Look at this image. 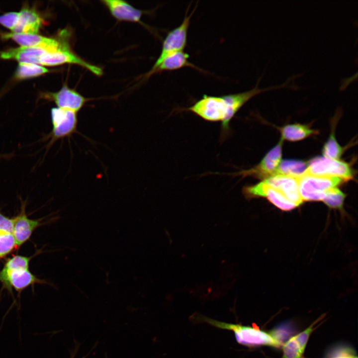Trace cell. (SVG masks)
Here are the masks:
<instances>
[{"mask_svg":"<svg viewBox=\"0 0 358 358\" xmlns=\"http://www.w3.org/2000/svg\"><path fill=\"white\" fill-rule=\"evenodd\" d=\"M258 85L257 83L252 90L236 93L221 96L204 94L193 105L182 110L192 112L206 121L221 122L222 136L224 137L229 132L231 120L248 100L262 92L284 86L261 89L258 88Z\"/></svg>","mask_w":358,"mask_h":358,"instance_id":"1","label":"cell"},{"mask_svg":"<svg viewBox=\"0 0 358 358\" xmlns=\"http://www.w3.org/2000/svg\"><path fill=\"white\" fill-rule=\"evenodd\" d=\"M200 318L202 321L216 328L232 331L239 344L249 348L268 346L278 348L282 345L275 330L267 332L255 324L253 326H245L227 323L203 316Z\"/></svg>","mask_w":358,"mask_h":358,"instance_id":"2","label":"cell"},{"mask_svg":"<svg viewBox=\"0 0 358 358\" xmlns=\"http://www.w3.org/2000/svg\"><path fill=\"white\" fill-rule=\"evenodd\" d=\"M300 196L304 201H323L326 192L345 181L338 177H319L303 174L297 178Z\"/></svg>","mask_w":358,"mask_h":358,"instance_id":"3","label":"cell"},{"mask_svg":"<svg viewBox=\"0 0 358 358\" xmlns=\"http://www.w3.org/2000/svg\"><path fill=\"white\" fill-rule=\"evenodd\" d=\"M304 174L319 177H338L344 181L352 179L354 176L350 164L324 156L316 157L310 160Z\"/></svg>","mask_w":358,"mask_h":358,"instance_id":"4","label":"cell"},{"mask_svg":"<svg viewBox=\"0 0 358 358\" xmlns=\"http://www.w3.org/2000/svg\"><path fill=\"white\" fill-rule=\"evenodd\" d=\"M195 9L189 15L186 12L182 22L176 28L169 31L165 38L159 57L148 75L150 76L160 63L168 56L183 50L186 45L187 31L190 19Z\"/></svg>","mask_w":358,"mask_h":358,"instance_id":"5","label":"cell"},{"mask_svg":"<svg viewBox=\"0 0 358 358\" xmlns=\"http://www.w3.org/2000/svg\"><path fill=\"white\" fill-rule=\"evenodd\" d=\"M282 141L281 139L256 166L248 170L232 173L231 175L242 176V178L250 176L264 180L273 176L281 162Z\"/></svg>","mask_w":358,"mask_h":358,"instance_id":"6","label":"cell"},{"mask_svg":"<svg viewBox=\"0 0 358 358\" xmlns=\"http://www.w3.org/2000/svg\"><path fill=\"white\" fill-rule=\"evenodd\" d=\"M242 191L247 199L265 197L275 207L283 211H290L298 207L263 180L254 185L244 186Z\"/></svg>","mask_w":358,"mask_h":358,"instance_id":"7","label":"cell"},{"mask_svg":"<svg viewBox=\"0 0 358 358\" xmlns=\"http://www.w3.org/2000/svg\"><path fill=\"white\" fill-rule=\"evenodd\" d=\"M51 115L53 126L51 133L52 141L71 136L77 132L76 112L56 107L51 109Z\"/></svg>","mask_w":358,"mask_h":358,"instance_id":"8","label":"cell"},{"mask_svg":"<svg viewBox=\"0 0 358 358\" xmlns=\"http://www.w3.org/2000/svg\"><path fill=\"white\" fill-rule=\"evenodd\" d=\"M322 315L308 327L298 334L291 337L282 345L281 358H304L303 354L308 341L316 325L325 317Z\"/></svg>","mask_w":358,"mask_h":358,"instance_id":"9","label":"cell"},{"mask_svg":"<svg viewBox=\"0 0 358 358\" xmlns=\"http://www.w3.org/2000/svg\"><path fill=\"white\" fill-rule=\"evenodd\" d=\"M2 37L11 39L21 46L41 48L48 53L59 50L66 44L55 39L29 33H8L3 34Z\"/></svg>","mask_w":358,"mask_h":358,"instance_id":"10","label":"cell"},{"mask_svg":"<svg viewBox=\"0 0 358 358\" xmlns=\"http://www.w3.org/2000/svg\"><path fill=\"white\" fill-rule=\"evenodd\" d=\"M263 181L298 206L303 202L299 193L297 178L276 175Z\"/></svg>","mask_w":358,"mask_h":358,"instance_id":"11","label":"cell"},{"mask_svg":"<svg viewBox=\"0 0 358 358\" xmlns=\"http://www.w3.org/2000/svg\"><path fill=\"white\" fill-rule=\"evenodd\" d=\"M49 98L52 100L58 108L77 112L85 105L87 99L75 90L63 87L57 92L50 93Z\"/></svg>","mask_w":358,"mask_h":358,"instance_id":"12","label":"cell"},{"mask_svg":"<svg viewBox=\"0 0 358 358\" xmlns=\"http://www.w3.org/2000/svg\"><path fill=\"white\" fill-rule=\"evenodd\" d=\"M47 51L41 48L21 46L10 48L0 53L3 59H12L19 63L39 65L41 57Z\"/></svg>","mask_w":358,"mask_h":358,"instance_id":"13","label":"cell"},{"mask_svg":"<svg viewBox=\"0 0 358 358\" xmlns=\"http://www.w3.org/2000/svg\"><path fill=\"white\" fill-rule=\"evenodd\" d=\"M102 2L108 8L112 15L119 20L138 22L142 11L126 1L120 0H105Z\"/></svg>","mask_w":358,"mask_h":358,"instance_id":"14","label":"cell"},{"mask_svg":"<svg viewBox=\"0 0 358 358\" xmlns=\"http://www.w3.org/2000/svg\"><path fill=\"white\" fill-rule=\"evenodd\" d=\"M0 280L7 288L12 287L17 291H21L36 282L37 279L27 269L0 271Z\"/></svg>","mask_w":358,"mask_h":358,"instance_id":"15","label":"cell"},{"mask_svg":"<svg viewBox=\"0 0 358 358\" xmlns=\"http://www.w3.org/2000/svg\"><path fill=\"white\" fill-rule=\"evenodd\" d=\"M42 24V19L33 9L24 8L19 12L17 22L13 29L14 33L37 34Z\"/></svg>","mask_w":358,"mask_h":358,"instance_id":"16","label":"cell"},{"mask_svg":"<svg viewBox=\"0 0 358 358\" xmlns=\"http://www.w3.org/2000/svg\"><path fill=\"white\" fill-rule=\"evenodd\" d=\"M189 55L183 50L175 52L166 57L151 75L162 71H174L186 67L193 68L198 71H203L189 62Z\"/></svg>","mask_w":358,"mask_h":358,"instance_id":"17","label":"cell"},{"mask_svg":"<svg viewBox=\"0 0 358 358\" xmlns=\"http://www.w3.org/2000/svg\"><path fill=\"white\" fill-rule=\"evenodd\" d=\"M15 218L12 234L17 246H19L30 238L33 231L39 226V222L29 219L24 212Z\"/></svg>","mask_w":358,"mask_h":358,"instance_id":"18","label":"cell"},{"mask_svg":"<svg viewBox=\"0 0 358 358\" xmlns=\"http://www.w3.org/2000/svg\"><path fill=\"white\" fill-rule=\"evenodd\" d=\"M281 139L289 141H297L303 140L312 135L318 133V131L311 129L310 126L299 123L286 125L278 128Z\"/></svg>","mask_w":358,"mask_h":358,"instance_id":"19","label":"cell"},{"mask_svg":"<svg viewBox=\"0 0 358 358\" xmlns=\"http://www.w3.org/2000/svg\"><path fill=\"white\" fill-rule=\"evenodd\" d=\"M307 167V164L298 160H284L280 162L274 175L298 178L302 175Z\"/></svg>","mask_w":358,"mask_h":358,"instance_id":"20","label":"cell"},{"mask_svg":"<svg viewBox=\"0 0 358 358\" xmlns=\"http://www.w3.org/2000/svg\"><path fill=\"white\" fill-rule=\"evenodd\" d=\"M48 72V70L39 65L19 63L15 72L17 79L22 80L37 77Z\"/></svg>","mask_w":358,"mask_h":358,"instance_id":"21","label":"cell"},{"mask_svg":"<svg viewBox=\"0 0 358 358\" xmlns=\"http://www.w3.org/2000/svg\"><path fill=\"white\" fill-rule=\"evenodd\" d=\"M335 126L333 127L331 134L323 146L322 153L325 157L339 160L344 151L345 148L340 145L335 138Z\"/></svg>","mask_w":358,"mask_h":358,"instance_id":"22","label":"cell"},{"mask_svg":"<svg viewBox=\"0 0 358 358\" xmlns=\"http://www.w3.org/2000/svg\"><path fill=\"white\" fill-rule=\"evenodd\" d=\"M346 195L338 187L332 188L326 192L323 201L330 208H343Z\"/></svg>","mask_w":358,"mask_h":358,"instance_id":"23","label":"cell"},{"mask_svg":"<svg viewBox=\"0 0 358 358\" xmlns=\"http://www.w3.org/2000/svg\"><path fill=\"white\" fill-rule=\"evenodd\" d=\"M30 259L22 256H15L8 259L0 272L28 269Z\"/></svg>","mask_w":358,"mask_h":358,"instance_id":"24","label":"cell"},{"mask_svg":"<svg viewBox=\"0 0 358 358\" xmlns=\"http://www.w3.org/2000/svg\"><path fill=\"white\" fill-rule=\"evenodd\" d=\"M16 246L12 233L0 231V258L10 253Z\"/></svg>","mask_w":358,"mask_h":358,"instance_id":"25","label":"cell"},{"mask_svg":"<svg viewBox=\"0 0 358 358\" xmlns=\"http://www.w3.org/2000/svg\"><path fill=\"white\" fill-rule=\"evenodd\" d=\"M324 358H358V357L350 347L337 346L329 351Z\"/></svg>","mask_w":358,"mask_h":358,"instance_id":"26","label":"cell"},{"mask_svg":"<svg viewBox=\"0 0 358 358\" xmlns=\"http://www.w3.org/2000/svg\"><path fill=\"white\" fill-rule=\"evenodd\" d=\"M19 12H10L0 16V24L10 29H13L18 20Z\"/></svg>","mask_w":358,"mask_h":358,"instance_id":"27","label":"cell"},{"mask_svg":"<svg viewBox=\"0 0 358 358\" xmlns=\"http://www.w3.org/2000/svg\"><path fill=\"white\" fill-rule=\"evenodd\" d=\"M16 218H9L0 213V231L12 233Z\"/></svg>","mask_w":358,"mask_h":358,"instance_id":"28","label":"cell"},{"mask_svg":"<svg viewBox=\"0 0 358 358\" xmlns=\"http://www.w3.org/2000/svg\"><path fill=\"white\" fill-rule=\"evenodd\" d=\"M75 344L74 349L71 351L70 358H75L80 347V344L77 342H75Z\"/></svg>","mask_w":358,"mask_h":358,"instance_id":"29","label":"cell"},{"mask_svg":"<svg viewBox=\"0 0 358 358\" xmlns=\"http://www.w3.org/2000/svg\"></svg>","mask_w":358,"mask_h":358,"instance_id":"30","label":"cell"}]
</instances>
